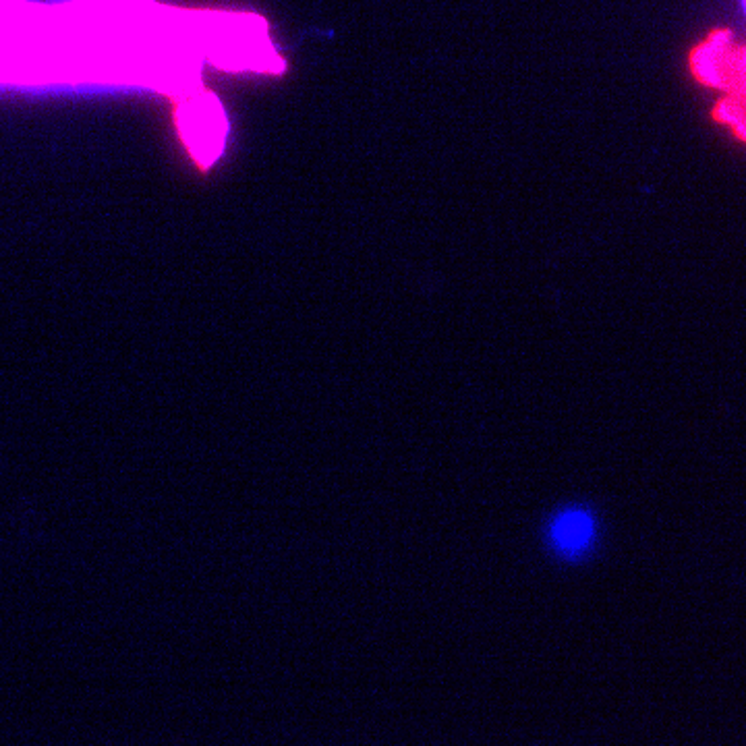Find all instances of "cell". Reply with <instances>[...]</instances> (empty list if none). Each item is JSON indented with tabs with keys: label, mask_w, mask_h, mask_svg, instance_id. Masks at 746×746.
Listing matches in <instances>:
<instances>
[{
	"label": "cell",
	"mask_w": 746,
	"mask_h": 746,
	"mask_svg": "<svg viewBox=\"0 0 746 746\" xmlns=\"http://www.w3.org/2000/svg\"><path fill=\"white\" fill-rule=\"evenodd\" d=\"M691 69L701 84L726 89L730 96H744V48L734 46L732 34L726 29L713 32L692 50Z\"/></svg>",
	"instance_id": "obj_1"
},
{
	"label": "cell",
	"mask_w": 746,
	"mask_h": 746,
	"mask_svg": "<svg viewBox=\"0 0 746 746\" xmlns=\"http://www.w3.org/2000/svg\"><path fill=\"white\" fill-rule=\"evenodd\" d=\"M593 525L591 519L583 512H566L556 520L554 525V539L566 551H579L587 546L589 537H591Z\"/></svg>",
	"instance_id": "obj_2"
},
{
	"label": "cell",
	"mask_w": 746,
	"mask_h": 746,
	"mask_svg": "<svg viewBox=\"0 0 746 746\" xmlns=\"http://www.w3.org/2000/svg\"><path fill=\"white\" fill-rule=\"evenodd\" d=\"M713 116L721 123L732 125V129L744 137V96H728L713 110Z\"/></svg>",
	"instance_id": "obj_3"
}]
</instances>
